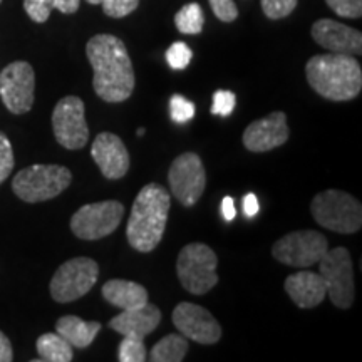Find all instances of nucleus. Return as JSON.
<instances>
[{
  "mask_svg": "<svg viewBox=\"0 0 362 362\" xmlns=\"http://www.w3.org/2000/svg\"><path fill=\"white\" fill-rule=\"evenodd\" d=\"M86 56L94 71L93 88L103 101L123 103L131 98L136 78L123 40L111 34L94 35L86 44Z\"/></svg>",
  "mask_w": 362,
  "mask_h": 362,
  "instance_id": "obj_1",
  "label": "nucleus"
},
{
  "mask_svg": "<svg viewBox=\"0 0 362 362\" xmlns=\"http://www.w3.org/2000/svg\"><path fill=\"white\" fill-rule=\"evenodd\" d=\"M170 215V194L165 187L149 183L141 188L131 208L126 237L134 250L148 253L160 245Z\"/></svg>",
  "mask_w": 362,
  "mask_h": 362,
  "instance_id": "obj_2",
  "label": "nucleus"
},
{
  "mask_svg": "<svg viewBox=\"0 0 362 362\" xmlns=\"http://www.w3.org/2000/svg\"><path fill=\"white\" fill-rule=\"evenodd\" d=\"M305 76L310 88L329 101H351L362 89V69L354 56L319 54L309 59Z\"/></svg>",
  "mask_w": 362,
  "mask_h": 362,
  "instance_id": "obj_3",
  "label": "nucleus"
},
{
  "mask_svg": "<svg viewBox=\"0 0 362 362\" xmlns=\"http://www.w3.org/2000/svg\"><path fill=\"white\" fill-rule=\"evenodd\" d=\"M310 214L324 228L337 233H356L362 226V205L359 200L341 189H327L315 194Z\"/></svg>",
  "mask_w": 362,
  "mask_h": 362,
  "instance_id": "obj_4",
  "label": "nucleus"
},
{
  "mask_svg": "<svg viewBox=\"0 0 362 362\" xmlns=\"http://www.w3.org/2000/svg\"><path fill=\"white\" fill-rule=\"evenodd\" d=\"M72 173L61 165H33L21 170L12 181V189L22 202L52 200L69 187Z\"/></svg>",
  "mask_w": 362,
  "mask_h": 362,
  "instance_id": "obj_5",
  "label": "nucleus"
},
{
  "mask_svg": "<svg viewBox=\"0 0 362 362\" xmlns=\"http://www.w3.org/2000/svg\"><path fill=\"white\" fill-rule=\"evenodd\" d=\"M218 259L216 253L205 243H188L181 248L178 262H176V274L180 284L193 296H203L210 292L218 284L216 275Z\"/></svg>",
  "mask_w": 362,
  "mask_h": 362,
  "instance_id": "obj_6",
  "label": "nucleus"
},
{
  "mask_svg": "<svg viewBox=\"0 0 362 362\" xmlns=\"http://www.w3.org/2000/svg\"><path fill=\"white\" fill-rule=\"evenodd\" d=\"M99 277L98 262L88 257H76L62 264L51 280V296L59 304H67L84 297Z\"/></svg>",
  "mask_w": 362,
  "mask_h": 362,
  "instance_id": "obj_7",
  "label": "nucleus"
},
{
  "mask_svg": "<svg viewBox=\"0 0 362 362\" xmlns=\"http://www.w3.org/2000/svg\"><path fill=\"white\" fill-rule=\"evenodd\" d=\"M319 274L337 309H349L354 302V269L347 248L337 247L325 252L319 260Z\"/></svg>",
  "mask_w": 362,
  "mask_h": 362,
  "instance_id": "obj_8",
  "label": "nucleus"
},
{
  "mask_svg": "<svg viewBox=\"0 0 362 362\" xmlns=\"http://www.w3.org/2000/svg\"><path fill=\"white\" fill-rule=\"evenodd\" d=\"M327 250L329 242L325 235L315 230H298L277 240L272 247V255L284 265L305 269L319 264Z\"/></svg>",
  "mask_w": 362,
  "mask_h": 362,
  "instance_id": "obj_9",
  "label": "nucleus"
},
{
  "mask_svg": "<svg viewBox=\"0 0 362 362\" xmlns=\"http://www.w3.org/2000/svg\"><path fill=\"white\" fill-rule=\"evenodd\" d=\"M124 216L123 203L106 200L81 206L71 218V230L81 240L110 237Z\"/></svg>",
  "mask_w": 362,
  "mask_h": 362,
  "instance_id": "obj_10",
  "label": "nucleus"
},
{
  "mask_svg": "<svg viewBox=\"0 0 362 362\" xmlns=\"http://www.w3.org/2000/svg\"><path fill=\"white\" fill-rule=\"evenodd\" d=\"M34 93L35 74L29 62H11L0 71V99L12 115H25L33 110Z\"/></svg>",
  "mask_w": 362,
  "mask_h": 362,
  "instance_id": "obj_11",
  "label": "nucleus"
},
{
  "mask_svg": "<svg viewBox=\"0 0 362 362\" xmlns=\"http://www.w3.org/2000/svg\"><path fill=\"white\" fill-rule=\"evenodd\" d=\"M171 193L183 206L197 205L206 187L205 166L194 153H183L171 163L168 171Z\"/></svg>",
  "mask_w": 362,
  "mask_h": 362,
  "instance_id": "obj_12",
  "label": "nucleus"
},
{
  "mask_svg": "<svg viewBox=\"0 0 362 362\" xmlns=\"http://www.w3.org/2000/svg\"><path fill=\"white\" fill-rule=\"evenodd\" d=\"M84 101L78 96H66L52 111V129L56 141L66 149H81L89 139L84 116Z\"/></svg>",
  "mask_w": 362,
  "mask_h": 362,
  "instance_id": "obj_13",
  "label": "nucleus"
},
{
  "mask_svg": "<svg viewBox=\"0 0 362 362\" xmlns=\"http://www.w3.org/2000/svg\"><path fill=\"white\" fill-rule=\"evenodd\" d=\"M175 327L181 336L198 344H216L221 339V327L214 315L205 307L181 302L175 307L173 315Z\"/></svg>",
  "mask_w": 362,
  "mask_h": 362,
  "instance_id": "obj_14",
  "label": "nucleus"
},
{
  "mask_svg": "<svg viewBox=\"0 0 362 362\" xmlns=\"http://www.w3.org/2000/svg\"><path fill=\"white\" fill-rule=\"evenodd\" d=\"M288 136L287 116L282 111H275L248 124L243 131V146L252 153H265L287 143Z\"/></svg>",
  "mask_w": 362,
  "mask_h": 362,
  "instance_id": "obj_15",
  "label": "nucleus"
},
{
  "mask_svg": "<svg viewBox=\"0 0 362 362\" xmlns=\"http://www.w3.org/2000/svg\"><path fill=\"white\" fill-rule=\"evenodd\" d=\"M312 39L329 52L361 56L362 34L352 27L332 19H319L312 25Z\"/></svg>",
  "mask_w": 362,
  "mask_h": 362,
  "instance_id": "obj_16",
  "label": "nucleus"
},
{
  "mask_svg": "<svg viewBox=\"0 0 362 362\" xmlns=\"http://www.w3.org/2000/svg\"><path fill=\"white\" fill-rule=\"evenodd\" d=\"M90 156L104 178L121 180L129 170V153L123 139L112 133H101L96 136L90 146Z\"/></svg>",
  "mask_w": 362,
  "mask_h": 362,
  "instance_id": "obj_17",
  "label": "nucleus"
},
{
  "mask_svg": "<svg viewBox=\"0 0 362 362\" xmlns=\"http://www.w3.org/2000/svg\"><path fill=\"white\" fill-rule=\"evenodd\" d=\"M161 322V310L156 305L146 304L136 309L123 310L119 315L110 320V329L123 337L144 341V337L155 330Z\"/></svg>",
  "mask_w": 362,
  "mask_h": 362,
  "instance_id": "obj_18",
  "label": "nucleus"
},
{
  "mask_svg": "<svg viewBox=\"0 0 362 362\" xmlns=\"http://www.w3.org/2000/svg\"><path fill=\"white\" fill-rule=\"evenodd\" d=\"M284 287L288 297L293 300V304L300 309H314V307L322 304L325 296H327V288H325L324 279L320 277V274L307 270L288 275Z\"/></svg>",
  "mask_w": 362,
  "mask_h": 362,
  "instance_id": "obj_19",
  "label": "nucleus"
},
{
  "mask_svg": "<svg viewBox=\"0 0 362 362\" xmlns=\"http://www.w3.org/2000/svg\"><path fill=\"white\" fill-rule=\"evenodd\" d=\"M103 297L121 310L136 309L148 302V291L131 280L112 279L103 285Z\"/></svg>",
  "mask_w": 362,
  "mask_h": 362,
  "instance_id": "obj_20",
  "label": "nucleus"
},
{
  "mask_svg": "<svg viewBox=\"0 0 362 362\" xmlns=\"http://www.w3.org/2000/svg\"><path fill=\"white\" fill-rule=\"evenodd\" d=\"M56 330L59 336L64 337L72 347L86 349L94 342L99 330H101V324L86 322L78 315H64L56 322Z\"/></svg>",
  "mask_w": 362,
  "mask_h": 362,
  "instance_id": "obj_21",
  "label": "nucleus"
},
{
  "mask_svg": "<svg viewBox=\"0 0 362 362\" xmlns=\"http://www.w3.org/2000/svg\"><path fill=\"white\" fill-rule=\"evenodd\" d=\"M35 349L40 356V361L47 362H71L72 357V346L66 341L64 337L59 336L57 332L42 334L35 342Z\"/></svg>",
  "mask_w": 362,
  "mask_h": 362,
  "instance_id": "obj_22",
  "label": "nucleus"
},
{
  "mask_svg": "<svg viewBox=\"0 0 362 362\" xmlns=\"http://www.w3.org/2000/svg\"><path fill=\"white\" fill-rule=\"evenodd\" d=\"M188 352V339L181 334H168L160 342L155 344L149 352V361L153 362H181Z\"/></svg>",
  "mask_w": 362,
  "mask_h": 362,
  "instance_id": "obj_23",
  "label": "nucleus"
},
{
  "mask_svg": "<svg viewBox=\"0 0 362 362\" xmlns=\"http://www.w3.org/2000/svg\"><path fill=\"white\" fill-rule=\"evenodd\" d=\"M79 6L81 0H24L27 16L37 24H44L54 8L62 13H74L79 11Z\"/></svg>",
  "mask_w": 362,
  "mask_h": 362,
  "instance_id": "obj_24",
  "label": "nucleus"
},
{
  "mask_svg": "<svg viewBox=\"0 0 362 362\" xmlns=\"http://www.w3.org/2000/svg\"><path fill=\"white\" fill-rule=\"evenodd\" d=\"M175 24L176 29L180 30L181 34L187 35H197L203 30V25H205V13H203V8L200 4L193 2L187 4L185 7H181L175 16Z\"/></svg>",
  "mask_w": 362,
  "mask_h": 362,
  "instance_id": "obj_25",
  "label": "nucleus"
},
{
  "mask_svg": "<svg viewBox=\"0 0 362 362\" xmlns=\"http://www.w3.org/2000/svg\"><path fill=\"white\" fill-rule=\"evenodd\" d=\"M90 6H103V11L112 19H123L133 13L139 6V0H86Z\"/></svg>",
  "mask_w": 362,
  "mask_h": 362,
  "instance_id": "obj_26",
  "label": "nucleus"
},
{
  "mask_svg": "<svg viewBox=\"0 0 362 362\" xmlns=\"http://www.w3.org/2000/svg\"><path fill=\"white\" fill-rule=\"evenodd\" d=\"M117 359L121 362H144L148 359V352L146 347H144V342L138 341V339L124 337L123 342L119 344Z\"/></svg>",
  "mask_w": 362,
  "mask_h": 362,
  "instance_id": "obj_27",
  "label": "nucleus"
},
{
  "mask_svg": "<svg viewBox=\"0 0 362 362\" xmlns=\"http://www.w3.org/2000/svg\"><path fill=\"white\" fill-rule=\"evenodd\" d=\"M194 112H197V107L192 101H188L187 98L180 96V94H175L170 99V116L175 123L185 124L188 121H192L194 117Z\"/></svg>",
  "mask_w": 362,
  "mask_h": 362,
  "instance_id": "obj_28",
  "label": "nucleus"
},
{
  "mask_svg": "<svg viewBox=\"0 0 362 362\" xmlns=\"http://www.w3.org/2000/svg\"><path fill=\"white\" fill-rule=\"evenodd\" d=\"M262 11L269 19L279 21L288 17L296 11L298 0H260Z\"/></svg>",
  "mask_w": 362,
  "mask_h": 362,
  "instance_id": "obj_29",
  "label": "nucleus"
},
{
  "mask_svg": "<svg viewBox=\"0 0 362 362\" xmlns=\"http://www.w3.org/2000/svg\"><path fill=\"white\" fill-rule=\"evenodd\" d=\"M192 49L185 42L171 44V47H168V51H166V61H168L171 69L175 71H183L185 67H188L189 62H192Z\"/></svg>",
  "mask_w": 362,
  "mask_h": 362,
  "instance_id": "obj_30",
  "label": "nucleus"
},
{
  "mask_svg": "<svg viewBox=\"0 0 362 362\" xmlns=\"http://www.w3.org/2000/svg\"><path fill=\"white\" fill-rule=\"evenodd\" d=\"M237 106V96L232 90L220 89L214 94V104H211V115L230 116Z\"/></svg>",
  "mask_w": 362,
  "mask_h": 362,
  "instance_id": "obj_31",
  "label": "nucleus"
},
{
  "mask_svg": "<svg viewBox=\"0 0 362 362\" xmlns=\"http://www.w3.org/2000/svg\"><path fill=\"white\" fill-rule=\"evenodd\" d=\"M13 149L6 134L0 131V185L8 178L13 170Z\"/></svg>",
  "mask_w": 362,
  "mask_h": 362,
  "instance_id": "obj_32",
  "label": "nucleus"
},
{
  "mask_svg": "<svg viewBox=\"0 0 362 362\" xmlns=\"http://www.w3.org/2000/svg\"><path fill=\"white\" fill-rule=\"evenodd\" d=\"M325 4L346 19H359L362 16V0H325Z\"/></svg>",
  "mask_w": 362,
  "mask_h": 362,
  "instance_id": "obj_33",
  "label": "nucleus"
},
{
  "mask_svg": "<svg viewBox=\"0 0 362 362\" xmlns=\"http://www.w3.org/2000/svg\"><path fill=\"white\" fill-rule=\"evenodd\" d=\"M216 19L221 22H233L238 17V8L233 0H208Z\"/></svg>",
  "mask_w": 362,
  "mask_h": 362,
  "instance_id": "obj_34",
  "label": "nucleus"
},
{
  "mask_svg": "<svg viewBox=\"0 0 362 362\" xmlns=\"http://www.w3.org/2000/svg\"><path fill=\"white\" fill-rule=\"evenodd\" d=\"M260 210V205H259V200H257V197L253 193H248L245 194V198H243V214L248 218H253V216H257Z\"/></svg>",
  "mask_w": 362,
  "mask_h": 362,
  "instance_id": "obj_35",
  "label": "nucleus"
},
{
  "mask_svg": "<svg viewBox=\"0 0 362 362\" xmlns=\"http://www.w3.org/2000/svg\"><path fill=\"white\" fill-rule=\"evenodd\" d=\"M13 359L12 344L6 334L0 330V362H11Z\"/></svg>",
  "mask_w": 362,
  "mask_h": 362,
  "instance_id": "obj_36",
  "label": "nucleus"
},
{
  "mask_svg": "<svg viewBox=\"0 0 362 362\" xmlns=\"http://www.w3.org/2000/svg\"><path fill=\"white\" fill-rule=\"evenodd\" d=\"M221 215L226 221H232L237 216V210H235V200L232 197H225L221 200Z\"/></svg>",
  "mask_w": 362,
  "mask_h": 362,
  "instance_id": "obj_37",
  "label": "nucleus"
},
{
  "mask_svg": "<svg viewBox=\"0 0 362 362\" xmlns=\"http://www.w3.org/2000/svg\"><path fill=\"white\" fill-rule=\"evenodd\" d=\"M144 133H146V131H144L143 128H139L138 131H136V134H138V136H144Z\"/></svg>",
  "mask_w": 362,
  "mask_h": 362,
  "instance_id": "obj_38",
  "label": "nucleus"
},
{
  "mask_svg": "<svg viewBox=\"0 0 362 362\" xmlns=\"http://www.w3.org/2000/svg\"><path fill=\"white\" fill-rule=\"evenodd\" d=\"M0 2H2V0H0Z\"/></svg>",
  "mask_w": 362,
  "mask_h": 362,
  "instance_id": "obj_39",
  "label": "nucleus"
}]
</instances>
